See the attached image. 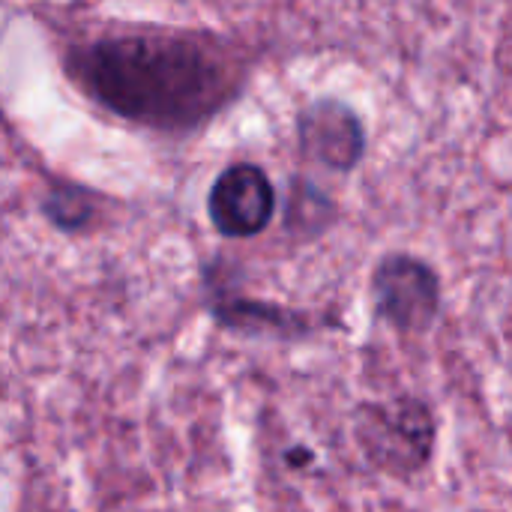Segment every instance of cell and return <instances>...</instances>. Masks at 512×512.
Masks as SVG:
<instances>
[{"label":"cell","mask_w":512,"mask_h":512,"mask_svg":"<svg viewBox=\"0 0 512 512\" xmlns=\"http://www.w3.org/2000/svg\"><path fill=\"white\" fill-rule=\"evenodd\" d=\"M372 297L384 321L420 333L432 327L441 312V279L426 261L408 252H393L372 273Z\"/></svg>","instance_id":"cell-2"},{"label":"cell","mask_w":512,"mask_h":512,"mask_svg":"<svg viewBox=\"0 0 512 512\" xmlns=\"http://www.w3.org/2000/svg\"><path fill=\"white\" fill-rule=\"evenodd\" d=\"M297 132L303 153L333 171H354L366 156V126L357 111L339 99L312 102L300 114Z\"/></svg>","instance_id":"cell-4"},{"label":"cell","mask_w":512,"mask_h":512,"mask_svg":"<svg viewBox=\"0 0 512 512\" xmlns=\"http://www.w3.org/2000/svg\"><path fill=\"white\" fill-rule=\"evenodd\" d=\"M435 441V423L426 405L420 402H396L387 408H372L369 417V450L390 471H414L420 468Z\"/></svg>","instance_id":"cell-5"},{"label":"cell","mask_w":512,"mask_h":512,"mask_svg":"<svg viewBox=\"0 0 512 512\" xmlns=\"http://www.w3.org/2000/svg\"><path fill=\"white\" fill-rule=\"evenodd\" d=\"M75 72L102 105L156 126L201 120L234 87L228 66L210 45L171 33L102 39L75 57Z\"/></svg>","instance_id":"cell-1"},{"label":"cell","mask_w":512,"mask_h":512,"mask_svg":"<svg viewBox=\"0 0 512 512\" xmlns=\"http://www.w3.org/2000/svg\"><path fill=\"white\" fill-rule=\"evenodd\" d=\"M276 210L270 177L258 165H231L210 189V219L225 237L261 234Z\"/></svg>","instance_id":"cell-3"}]
</instances>
